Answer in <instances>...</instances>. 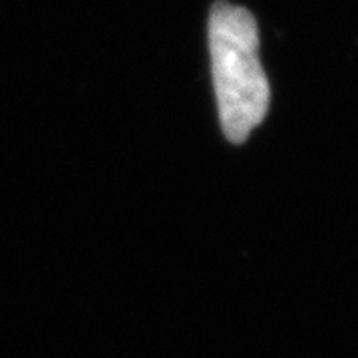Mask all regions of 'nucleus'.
<instances>
[{"instance_id":"f257e3e1","label":"nucleus","mask_w":358,"mask_h":358,"mask_svg":"<svg viewBox=\"0 0 358 358\" xmlns=\"http://www.w3.org/2000/svg\"><path fill=\"white\" fill-rule=\"evenodd\" d=\"M209 50L221 126L227 140L243 143L265 120L271 102L255 16L225 0L215 2L209 16Z\"/></svg>"}]
</instances>
